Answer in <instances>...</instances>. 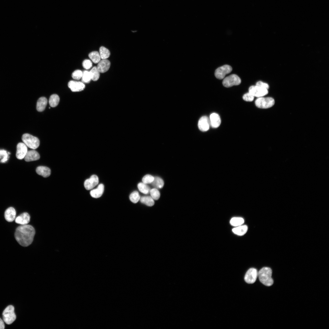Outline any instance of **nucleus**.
Returning <instances> with one entry per match:
<instances>
[{"mask_svg": "<svg viewBox=\"0 0 329 329\" xmlns=\"http://www.w3.org/2000/svg\"><path fill=\"white\" fill-rule=\"evenodd\" d=\"M140 202L148 206H152L154 205V200L149 196H143L140 197Z\"/></svg>", "mask_w": 329, "mask_h": 329, "instance_id": "nucleus-23", "label": "nucleus"}, {"mask_svg": "<svg viewBox=\"0 0 329 329\" xmlns=\"http://www.w3.org/2000/svg\"><path fill=\"white\" fill-rule=\"evenodd\" d=\"M151 196L154 200H157L160 197V193L158 189L155 188H153L150 190V192Z\"/></svg>", "mask_w": 329, "mask_h": 329, "instance_id": "nucleus-34", "label": "nucleus"}, {"mask_svg": "<svg viewBox=\"0 0 329 329\" xmlns=\"http://www.w3.org/2000/svg\"><path fill=\"white\" fill-rule=\"evenodd\" d=\"M254 97L249 92L244 94L242 97L243 99L246 101H253Z\"/></svg>", "mask_w": 329, "mask_h": 329, "instance_id": "nucleus-37", "label": "nucleus"}, {"mask_svg": "<svg viewBox=\"0 0 329 329\" xmlns=\"http://www.w3.org/2000/svg\"><path fill=\"white\" fill-rule=\"evenodd\" d=\"M16 214L15 209L12 207H9L7 208L5 212V218L7 221L12 222L15 219Z\"/></svg>", "mask_w": 329, "mask_h": 329, "instance_id": "nucleus-18", "label": "nucleus"}, {"mask_svg": "<svg viewBox=\"0 0 329 329\" xmlns=\"http://www.w3.org/2000/svg\"><path fill=\"white\" fill-rule=\"evenodd\" d=\"M154 179V177L150 175H146L142 178V181L145 184L151 183L152 182Z\"/></svg>", "mask_w": 329, "mask_h": 329, "instance_id": "nucleus-35", "label": "nucleus"}, {"mask_svg": "<svg viewBox=\"0 0 329 329\" xmlns=\"http://www.w3.org/2000/svg\"><path fill=\"white\" fill-rule=\"evenodd\" d=\"M30 219L29 214L27 212H24L17 216L15 219V221L21 225H25L29 223Z\"/></svg>", "mask_w": 329, "mask_h": 329, "instance_id": "nucleus-16", "label": "nucleus"}, {"mask_svg": "<svg viewBox=\"0 0 329 329\" xmlns=\"http://www.w3.org/2000/svg\"><path fill=\"white\" fill-rule=\"evenodd\" d=\"M91 80V77L90 71H85L83 72L82 80V82L85 83H89Z\"/></svg>", "mask_w": 329, "mask_h": 329, "instance_id": "nucleus-33", "label": "nucleus"}, {"mask_svg": "<svg viewBox=\"0 0 329 329\" xmlns=\"http://www.w3.org/2000/svg\"><path fill=\"white\" fill-rule=\"evenodd\" d=\"M83 72L80 70H77L74 71L72 74V78L76 80H79L82 78Z\"/></svg>", "mask_w": 329, "mask_h": 329, "instance_id": "nucleus-36", "label": "nucleus"}, {"mask_svg": "<svg viewBox=\"0 0 329 329\" xmlns=\"http://www.w3.org/2000/svg\"><path fill=\"white\" fill-rule=\"evenodd\" d=\"M244 219L241 217H234L230 221V223L232 226L237 227L241 225L244 223Z\"/></svg>", "mask_w": 329, "mask_h": 329, "instance_id": "nucleus-29", "label": "nucleus"}, {"mask_svg": "<svg viewBox=\"0 0 329 329\" xmlns=\"http://www.w3.org/2000/svg\"><path fill=\"white\" fill-rule=\"evenodd\" d=\"M232 70V68L230 65H225L218 68L215 71L214 75L217 78L221 80Z\"/></svg>", "mask_w": 329, "mask_h": 329, "instance_id": "nucleus-7", "label": "nucleus"}, {"mask_svg": "<svg viewBox=\"0 0 329 329\" xmlns=\"http://www.w3.org/2000/svg\"><path fill=\"white\" fill-rule=\"evenodd\" d=\"M99 54L102 59H106L109 57L110 53L108 49L101 46L99 49Z\"/></svg>", "mask_w": 329, "mask_h": 329, "instance_id": "nucleus-27", "label": "nucleus"}, {"mask_svg": "<svg viewBox=\"0 0 329 329\" xmlns=\"http://www.w3.org/2000/svg\"><path fill=\"white\" fill-rule=\"evenodd\" d=\"M91 74V80L94 81L97 80L100 77V72L97 67H94L90 71Z\"/></svg>", "mask_w": 329, "mask_h": 329, "instance_id": "nucleus-30", "label": "nucleus"}, {"mask_svg": "<svg viewBox=\"0 0 329 329\" xmlns=\"http://www.w3.org/2000/svg\"><path fill=\"white\" fill-rule=\"evenodd\" d=\"M35 233V229L31 225H21L16 229L15 237L20 245L26 247L33 242Z\"/></svg>", "mask_w": 329, "mask_h": 329, "instance_id": "nucleus-1", "label": "nucleus"}, {"mask_svg": "<svg viewBox=\"0 0 329 329\" xmlns=\"http://www.w3.org/2000/svg\"><path fill=\"white\" fill-rule=\"evenodd\" d=\"M22 138L23 143L30 148L35 149L38 148L40 145L39 139L30 134H23Z\"/></svg>", "mask_w": 329, "mask_h": 329, "instance_id": "nucleus-3", "label": "nucleus"}, {"mask_svg": "<svg viewBox=\"0 0 329 329\" xmlns=\"http://www.w3.org/2000/svg\"><path fill=\"white\" fill-rule=\"evenodd\" d=\"M110 66V62L108 60L102 59L98 63L97 67L100 73H104L108 71Z\"/></svg>", "mask_w": 329, "mask_h": 329, "instance_id": "nucleus-14", "label": "nucleus"}, {"mask_svg": "<svg viewBox=\"0 0 329 329\" xmlns=\"http://www.w3.org/2000/svg\"><path fill=\"white\" fill-rule=\"evenodd\" d=\"M48 100L44 97H40L38 100L36 105V108L38 111L41 112L44 110L47 105Z\"/></svg>", "mask_w": 329, "mask_h": 329, "instance_id": "nucleus-21", "label": "nucleus"}, {"mask_svg": "<svg viewBox=\"0 0 329 329\" xmlns=\"http://www.w3.org/2000/svg\"><path fill=\"white\" fill-rule=\"evenodd\" d=\"M241 80L237 75L233 74L225 78L222 82L223 85L225 87H229L240 84Z\"/></svg>", "mask_w": 329, "mask_h": 329, "instance_id": "nucleus-6", "label": "nucleus"}, {"mask_svg": "<svg viewBox=\"0 0 329 329\" xmlns=\"http://www.w3.org/2000/svg\"><path fill=\"white\" fill-rule=\"evenodd\" d=\"M68 86L73 92L81 91L85 87V85L83 82L73 80L69 82Z\"/></svg>", "mask_w": 329, "mask_h": 329, "instance_id": "nucleus-12", "label": "nucleus"}, {"mask_svg": "<svg viewBox=\"0 0 329 329\" xmlns=\"http://www.w3.org/2000/svg\"><path fill=\"white\" fill-rule=\"evenodd\" d=\"M249 91L254 97H263L268 93V89L256 85L250 86L249 88Z\"/></svg>", "mask_w": 329, "mask_h": 329, "instance_id": "nucleus-8", "label": "nucleus"}, {"mask_svg": "<svg viewBox=\"0 0 329 329\" xmlns=\"http://www.w3.org/2000/svg\"><path fill=\"white\" fill-rule=\"evenodd\" d=\"M256 85L260 87L268 89L269 88L268 84L261 81H259L256 84Z\"/></svg>", "mask_w": 329, "mask_h": 329, "instance_id": "nucleus-39", "label": "nucleus"}, {"mask_svg": "<svg viewBox=\"0 0 329 329\" xmlns=\"http://www.w3.org/2000/svg\"><path fill=\"white\" fill-rule=\"evenodd\" d=\"M27 151V146L23 143H19L17 146L16 158L20 160L24 158Z\"/></svg>", "mask_w": 329, "mask_h": 329, "instance_id": "nucleus-11", "label": "nucleus"}, {"mask_svg": "<svg viewBox=\"0 0 329 329\" xmlns=\"http://www.w3.org/2000/svg\"><path fill=\"white\" fill-rule=\"evenodd\" d=\"M104 186L103 184H100L95 189L91 190L90 192L91 196L94 198H98L100 197L104 191Z\"/></svg>", "mask_w": 329, "mask_h": 329, "instance_id": "nucleus-19", "label": "nucleus"}, {"mask_svg": "<svg viewBox=\"0 0 329 329\" xmlns=\"http://www.w3.org/2000/svg\"><path fill=\"white\" fill-rule=\"evenodd\" d=\"M209 121L210 125L212 128H214L218 127L221 123V119L219 115L215 113L211 114Z\"/></svg>", "mask_w": 329, "mask_h": 329, "instance_id": "nucleus-15", "label": "nucleus"}, {"mask_svg": "<svg viewBox=\"0 0 329 329\" xmlns=\"http://www.w3.org/2000/svg\"><path fill=\"white\" fill-rule=\"evenodd\" d=\"M99 182L98 176L95 175H92L90 177L85 180L84 185L85 188L87 190L91 189L97 185Z\"/></svg>", "mask_w": 329, "mask_h": 329, "instance_id": "nucleus-10", "label": "nucleus"}, {"mask_svg": "<svg viewBox=\"0 0 329 329\" xmlns=\"http://www.w3.org/2000/svg\"><path fill=\"white\" fill-rule=\"evenodd\" d=\"M258 276V272L254 268L249 269L246 272L244 277L245 281L248 284H253L256 280Z\"/></svg>", "mask_w": 329, "mask_h": 329, "instance_id": "nucleus-9", "label": "nucleus"}, {"mask_svg": "<svg viewBox=\"0 0 329 329\" xmlns=\"http://www.w3.org/2000/svg\"><path fill=\"white\" fill-rule=\"evenodd\" d=\"M247 230L248 227L247 225H241L233 228L232 231L235 234L239 235H242L246 232Z\"/></svg>", "mask_w": 329, "mask_h": 329, "instance_id": "nucleus-22", "label": "nucleus"}, {"mask_svg": "<svg viewBox=\"0 0 329 329\" xmlns=\"http://www.w3.org/2000/svg\"><path fill=\"white\" fill-rule=\"evenodd\" d=\"M37 173L43 177L46 178L49 176L51 173L50 169L45 166H39L36 169Z\"/></svg>", "mask_w": 329, "mask_h": 329, "instance_id": "nucleus-20", "label": "nucleus"}, {"mask_svg": "<svg viewBox=\"0 0 329 329\" xmlns=\"http://www.w3.org/2000/svg\"><path fill=\"white\" fill-rule=\"evenodd\" d=\"M82 64L83 67L87 69L90 68L92 65L91 62L88 59H86L83 61Z\"/></svg>", "mask_w": 329, "mask_h": 329, "instance_id": "nucleus-38", "label": "nucleus"}, {"mask_svg": "<svg viewBox=\"0 0 329 329\" xmlns=\"http://www.w3.org/2000/svg\"><path fill=\"white\" fill-rule=\"evenodd\" d=\"M5 327L4 322L0 318V329H4Z\"/></svg>", "mask_w": 329, "mask_h": 329, "instance_id": "nucleus-40", "label": "nucleus"}, {"mask_svg": "<svg viewBox=\"0 0 329 329\" xmlns=\"http://www.w3.org/2000/svg\"><path fill=\"white\" fill-rule=\"evenodd\" d=\"M210 125L209 119L206 116L202 117L199 120L198 127L199 129L202 131L205 132L208 130Z\"/></svg>", "mask_w": 329, "mask_h": 329, "instance_id": "nucleus-13", "label": "nucleus"}, {"mask_svg": "<svg viewBox=\"0 0 329 329\" xmlns=\"http://www.w3.org/2000/svg\"><path fill=\"white\" fill-rule=\"evenodd\" d=\"M24 158L26 161L29 162L39 159L40 156L37 152L33 150L28 151Z\"/></svg>", "mask_w": 329, "mask_h": 329, "instance_id": "nucleus-17", "label": "nucleus"}, {"mask_svg": "<svg viewBox=\"0 0 329 329\" xmlns=\"http://www.w3.org/2000/svg\"><path fill=\"white\" fill-rule=\"evenodd\" d=\"M3 320L8 324H12L16 319V316L14 312V307L11 305L7 306L2 313Z\"/></svg>", "mask_w": 329, "mask_h": 329, "instance_id": "nucleus-4", "label": "nucleus"}, {"mask_svg": "<svg viewBox=\"0 0 329 329\" xmlns=\"http://www.w3.org/2000/svg\"><path fill=\"white\" fill-rule=\"evenodd\" d=\"M151 183L153 186L156 189L161 188L164 185V182L163 179L157 176L154 177V179Z\"/></svg>", "mask_w": 329, "mask_h": 329, "instance_id": "nucleus-25", "label": "nucleus"}, {"mask_svg": "<svg viewBox=\"0 0 329 329\" xmlns=\"http://www.w3.org/2000/svg\"><path fill=\"white\" fill-rule=\"evenodd\" d=\"M60 98L58 95L53 94L49 98V102L50 106L52 107L56 106L59 103Z\"/></svg>", "mask_w": 329, "mask_h": 329, "instance_id": "nucleus-24", "label": "nucleus"}, {"mask_svg": "<svg viewBox=\"0 0 329 329\" xmlns=\"http://www.w3.org/2000/svg\"><path fill=\"white\" fill-rule=\"evenodd\" d=\"M129 198L132 202L136 203L140 200V197L138 192L135 191L131 193Z\"/></svg>", "mask_w": 329, "mask_h": 329, "instance_id": "nucleus-31", "label": "nucleus"}, {"mask_svg": "<svg viewBox=\"0 0 329 329\" xmlns=\"http://www.w3.org/2000/svg\"><path fill=\"white\" fill-rule=\"evenodd\" d=\"M137 187L139 191L144 194H147L150 192V188L146 184L143 182L139 183Z\"/></svg>", "mask_w": 329, "mask_h": 329, "instance_id": "nucleus-28", "label": "nucleus"}, {"mask_svg": "<svg viewBox=\"0 0 329 329\" xmlns=\"http://www.w3.org/2000/svg\"><path fill=\"white\" fill-rule=\"evenodd\" d=\"M275 103L274 99L271 97H258L255 101V104L258 108L266 109L273 106Z\"/></svg>", "mask_w": 329, "mask_h": 329, "instance_id": "nucleus-5", "label": "nucleus"}, {"mask_svg": "<svg viewBox=\"0 0 329 329\" xmlns=\"http://www.w3.org/2000/svg\"><path fill=\"white\" fill-rule=\"evenodd\" d=\"M272 271L268 267H264L258 272V276L260 281L264 285L269 286L273 284L272 278Z\"/></svg>", "mask_w": 329, "mask_h": 329, "instance_id": "nucleus-2", "label": "nucleus"}, {"mask_svg": "<svg viewBox=\"0 0 329 329\" xmlns=\"http://www.w3.org/2000/svg\"><path fill=\"white\" fill-rule=\"evenodd\" d=\"M89 57L95 63H98L101 59L99 53L97 51L91 52L89 54Z\"/></svg>", "mask_w": 329, "mask_h": 329, "instance_id": "nucleus-26", "label": "nucleus"}, {"mask_svg": "<svg viewBox=\"0 0 329 329\" xmlns=\"http://www.w3.org/2000/svg\"><path fill=\"white\" fill-rule=\"evenodd\" d=\"M10 153L7 152V151L4 150H0V159L1 158L0 161L1 163H5L8 159L9 154Z\"/></svg>", "mask_w": 329, "mask_h": 329, "instance_id": "nucleus-32", "label": "nucleus"}]
</instances>
